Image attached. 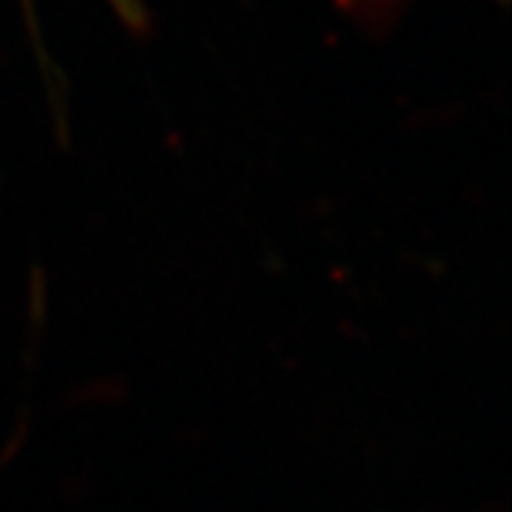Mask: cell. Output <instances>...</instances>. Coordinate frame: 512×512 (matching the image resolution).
Here are the masks:
<instances>
[]
</instances>
